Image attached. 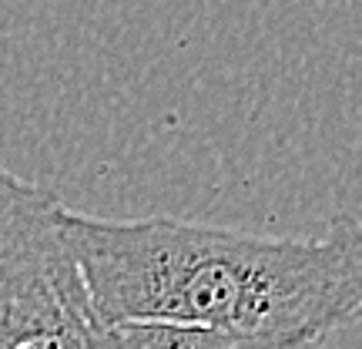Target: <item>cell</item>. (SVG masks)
<instances>
[{
  "mask_svg": "<svg viewBox=\"0 0 362 349\" xmlns=\"http://www.w3.org/2000/svg\"><path fill=\"white\" fill-rule=\"evenodd\" d=\"M101 346H134V349H238V336L221 333L205 323H175V319H124L104 326Z\"/></svg>",
  "mask_w": 362,
  "mask_h": 349,
  "instance_id": "cell-3",
  "label": "cell"
},
{
  "mask_svg": "<svg viewBox=\"0 0 362 349\" xmlns=\"http://www.w3.org/2000/svg\"><path fill=\"white\" fill-rule=\"evenodd\" d=\"M101 326L205 323L245 346H309L362 306V242L352 219L322 239H269L208 222H111L64 208Z\"/></svg>",
  "mask_w": 362,
  "mask_h": 349,
  "instance_id": "cell-1",
  "label": "cell"
},
{
  "mask_svg": "<svg viewBox=\"0 0 362 349\" xmlns=\"http://www.w3.org/2000/svg\"><path fill=\"white\" fill-rule=\"evenodd\" d=\"M64 205L0 165V346H101Z\"/></svg>",
  "mask_w": 362,
  "mask_h": 349,
  "instance_id": "cell-2",
  "label": "cell"
}]
</instances>
